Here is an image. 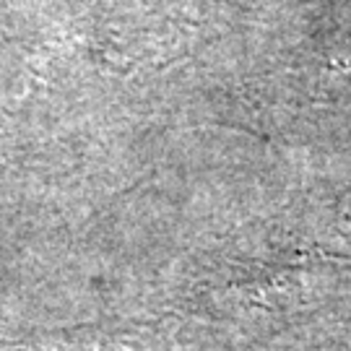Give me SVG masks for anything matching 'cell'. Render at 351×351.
<instances>
[]
</instances>
